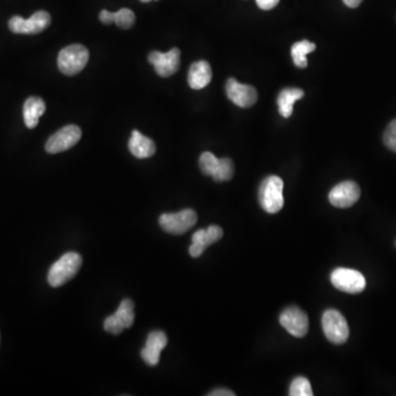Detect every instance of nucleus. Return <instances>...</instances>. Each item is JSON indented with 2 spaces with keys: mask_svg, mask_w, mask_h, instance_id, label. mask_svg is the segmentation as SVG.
<instances>
[{
  "mask_svg": "<svg viewBox=\"0 0 396 396\" xmlns=\"http://www.w3.org/2000/svg\"><path fill=\"white\" fill-rule=\"evenodd\" d=\"M360 187L353 181H345L336 185L329 193V202L338 208L351 207L360 198Z\"/></svg>",
  "mask_w": 396,
  "mask_h": 396,
  "instance_id": "nucleus-12",
  "label": "nucleus"
},
{
  "mask_svg": "<svg viewBox=\"0 0 396 396\" xmlns=\"http://www.w3.org/2000/svg\"><path fill=\"white\" fill-rule=\"evenodd\" d=\"M168 345V337L161 330L150 332L146 346L141 350V357L148 366L154 367L160 362L162 350Z\"/></svg>",
  "mask_w": 396,
  "mask_h": 396,
  "instance_id": "nucleus-14",
  "label": "nucleus"
},
{
  "mask_svg": "<svg viewBox=\"0 0 396 396\" xmlns=\"http://www.w3.org/2000/svg\"><path fill=\"white\" fill-rule=\"evenodd\" d=\"M322 330L330 343L343 345L349 338V326L341 313L328 310L322 315Z\"/></svg>",
  "mask_w": 396,
  "mask_h": 396,
  "instance_id": "nucleus-4",
  "label": "nucleus"
},
{
  "mask_svg": "<svg viewBox=\"0 0 396 396\" xmlns=\"http://www.w3.org/2000/svg\"><path fill=\"white\" fill-rule=\"evenodd\" d=\"M133 308H135V304H133L132 301L125 299H123L119 307H118L117 312L114 314L116 318L123 325V327L125 329L130 328L133 325V322H135Z\"/></svg>",
  "mask_w": 396,
  "mask_h": 396,
  "instance_id": "nucleus-21",
  "label": "nucleus"
},
{
  "mask_svg": "<svg viewBox=\"0 0 396 396\" xmlns=\"http://www.w3.org/2000/svg\"><path fill=\"white\" fill-rule=\"evenodd\" d=\"M224 231L219 226L212 225L207 229H200L193 235L192 245L189 247V254L193 258L202 256L207 247L217 243L223 238Z\"/></svg>",
  "mask_w": 396,
  "mask_h": 396,
  "instance_id": "nucleus-13",
  "label": "nucleus"
},
{
  "mask_svg": "<svg viewBox=\"0 0 396 396\" xmlns=\"http://www.w3.org/2000/svg\"><path fill=\"white\" fill-rule=\"evenodd\" d=\"M226 94L235 105L241 108L252 107L258 100V92L254 87L241 84L235 78L228 79Z\"/></svg>",
  "mask_w": 396,
  "mask_h": 396,
  "instance_id": "nucleus-11",
  "label": "nucleus"
},
{
  "mask_svg": "<svg viewBox=\"0 0 396 396\" xmlns=\"http://www.w3.org/2000/svg\"><path fill=\"white\" fill-rule=\"evenodd\" d=\"M316 49V44L308 40L296 42L293 44L291 49V55L294 64L299 69H305L307 67V54L312 53Z\"/></svg>",
  "mask_w": 396,
  "mask_h": 396,
  "instance_id": "nucleus-20",
  "label": "nucleus"
},
{
  "mask_svg": "<svg viewBox=\"0 0 396 396\" xmlns=\"http://www.w3.org/2000/svg\"><path fill=\"white\" fill-rule=\"evenodd\" d=\"M284 183L281 177L271 175L266 177L259 187V203L268 214H276L283 208Z\"/></svg>",
  "mask_w": 396,
  "mask_h": 396,
  "instance_id": "nucleus-2",
  "label": "nucleus"
},
{
  "mask_svg": "<svg viewBox=\"0 0 396 396\" xmlns=\"http://www.w3.org/2000/svg\"><path fill=\"white\" fill-rule=\"evenodd\" d=\"M235 173V165L231 158H219L215 173L212 174V179L216 182L231 181Z\"/></svg>",
  "mask_w": 396,
  "mask_h": 396,
  "instance_id": "nucleus-22",
  "label": "nucleus"
},
{
  "mask_svg": "<svg viewBox=\"0 0 396 396\" xmlns=\"http://www.w3.org/2000/svg\"><path fill=\"white\" fill-rule=\"evenodd\" d=\"M162 229L172 235H183L191 231L197 223V214L193 210L163 214L158 219Z\"/></svg>",
  "mask_w": 396,
  "mask_h": 396,
  "instance_id": "nucleus-7",
  "label": "nucleus"
},
{
  "mask_svg": "<svg viewBox=\"0 0 396 396\" xmlns=\"http://www.w3.org/2000/svg\"><path fill=\"white\" fill-rule=\"evenodd\" d=\"M212 72L210 63L206 61L195 62L189 71V85L193 90H203L212 81Z\"/></svg>",
  "mask_w": 396,
  "mask_h": 396,
  "instance_id": "nucleus-15",
  "label": "nucleus"
},
{
  "mask_svg": "<svg viewBox=\"0 0 396 396\" xmlns=\"http://www.w3.org/2000/svg\"><path fill=\"white\" fill-rule=\"evenodd\" d=\"M289 394L291 396H312V385L306 378L299 376L292 382Z\"/></svg>",
  "mask_w": 396,
  "mask_h": 396,
  "instance_id": "nucleus-23",
  "label": "nucleus"
},
{
  "mask_svg": "<svg viewBox=\"0 0 396 396\" xmlns=\"http://www.w3.org/2000/svg\"><path fill=\"white\" fill-rule=\"evenodd\" d=\"M343 1L347 7L357 8L360 6V4L362 3L363 0H343Z\"/></svg>",
  "mask_w": 396,
  "mask_h": 396,
  "instance_id": "nucleus-28",
  "label": "nucleus"
},
{
  "mask_svg": "<svg viewBox=\"0 0 396 396\" xmlns=\"http://www.w3.org/2000/svg\"><path fill=\"white\" fill-rule=\"evenodd\" d=\"M50 25H51V15L43 11H36L29 19L22 18L20 15H15L8 23L11 32L15 34H41Z\"/></svg>",
  "mask_w": 396,
  "mask_h": 396,
  "instance_id": "nucleus-5",
  "label": "nucleus"
},
{
  "mask_svg": "<svg viewBox=\"0 0 396 396\" xmlns=\"http://www.w3.org/2000/svg\"><path fill=\"white\" fill-rule=\"evenodd\" d=\"M383 141L386 148L396 153V119L388 125L384 132Z\"/></svg>",
  "mask_w": 396,
  "mask_h": 396,
  "instance_id": "nucleus-25",
  "label": "nucleus"
},
{
  "mask_svg": "<svg viewBox=\"0 0 396 396\" xmlns=\"http://www.w3.org/2000/svg\"><path fill=\"white\" fill-rule=\"evenodd\" d=\"M100 20L104 25H111V23L115 22L119 28L130 29L135 25L136 15L128 8H123L117 13L102 11V13H100Z\"/></svg>",
  "mask_w": 396,
  "mask_h": 396,
  "instance_id": "nucleus-18",
  "label": "nucleus"
},
{
  "mask_svg": "<svg viewBox=\"0 0 396 396\" xmlns=\"http://www.w3.org/2000/svg\"><path fill=\"white\" fill-rule=\"evenodd\" d=\"M46 102L40 97H29L23 105V121L27 128L34 129L40 117L46 113Z\"/></svg>",
  "mask_w": 396,
  "mask_h": 396,
  "instance_id": "nucleus-17",
  "label": "nucleus"
},
{
  "mask_svg": "<svg viewBox=\"0 0 396 396\" xmlns=\"http://www.w3.org/2000/svg\"><path fill=\"white\" fill-rule=\"evenodd\" d=\"M82 138V130L75 125H65L46 141V151L50 154L64 152L73 148Z\"/></svg>",
  "mask_w": 396,
  "mask_h": 396,
  "instance_id": "nucleus-8",
  "label": "nucleus"
},
{
  "mask_svg": "<svg viewBox=\"0 0 396 396\" xmlns=\"http://www.w3.org/2000/svg\"><path fill=\"white\" fill-rule=\"evenodd\" d=\"M142 3H149V1H152V0H140Z\"/></svg>",
  "mask_w": 396,
  "mask_h": 396,
  "instance_id": "nucleus-29",
  "label": "nucleus"
},
{
  "mask_svg": "<svg viewBox=\"0 0 396 396\" xmlns=\"http://www.w3.org/2000/svg\"><path fill=\"white\" fill-rule=\"evenodd\" d=\"M82 264V257L78 253H65L50 268L48 282L52 287H62L78 273Z\"/></svg>",
  "mask_w": 396,
  "mask_h": 396,
  "instance_id": "nucleus-1",
  "label": "nucleus"
},
{
  "mask_svg": "<svg viewBox=\"0 0 396 396\" xmlns=\"http://www.w3.org/2000/svg\"><path fill=\"white\" fill-rule=\"evenodd\" d=\"M149 62L153 65L156 74L161 77H170L179 71L181 65V52L177 48L166 53L152 51L149 54Z\"/></svg>",
  "mask_w": 396,
  "mask_h": 396,
  "instance_id": "nucleus-9",
  "label": "nucleus"
},
{
  "mask_svg": "<svg viewBox=\"0 0 396 396\" xmlns=\"http://www.w3.org/2000/svg\"><path fill=\"white\" fill-rule=\"evenodd\" d=\"M129 150L136 158H148L156 153V146L152 139L144 136L140 131L133 130L129 140Z\"/></svg>",
  "mask_w": 396,
  "mask_h": 396,
  "instance_id": "nucleus-16",
  "label": "nucleus"
},
{
  "mask_svg": "<svg viewBox=\"0 0 396 396\" xmlns=\"http://www.w3.org/2000/svg\"><path fill=\"white\" fill-rule=\"evenodd\" d=\"M90 52L82 44H72L61 50L57 57V67L61 73L67 76L78 74L87 65Z\"/></svg>",
  "mask_w": 396,
  "mask_h": 396,
  "instance_id": "nucleus-3",
  "label": "nucleus"
},
{
  "mask_svg": "<svg viewBox=\"0 0 396 396\" xmlns=\"http://www.w3.org/2000/svg\"><path fill=\"white\" fill-rule=\"evenodd\" d=\"M280 324L287 332L296 338L305 337L310 327L307 315L301 308L295 306L289 307L282 312Z\"/></svg>",
  "mask_w": 396,
  "mask_h": 396,
  "instance_id": "nucleus-10",
  "label": "nucleus"
},
{
  "mask_svg": "<svg viewBox=\"0 0 396 396\" xmlns=\"http://www.w3.org/2000/svg\"><path fill=\"white\" fill-rule=\"evenodd\" d=\"M208 396H235V393L228 389H217L207 394Z\"/></svg>",
  "mask_w": 396,
  "mask_h": 396,
  "instance_id": "nucleus-27",
  "label": "nucleus"
},
{
  "mask_svg": "<svg viewBox=\"0 0 396 396\" xmlns=\"http://www.w3.org/2000/svg\"><path fill=\"white\" fill-rule=\"evenodd\" d=\"M218 161L219 158H216L212 152H204L200 158V171L204 175L212 177L217 168Z\"/></svg>",
  "mask_w": 396,
  "mask_h": 396,
  "instance_id": "nucleus-24",
  "label": "nucleus"
},
{
  "mask_svg": "<svg viewBox=\"0 0 396 396\" xmlns=\"http://www.w3.org/2000/svg\"><path fill=\"white\" fill-rule=\"evenodd\" d=\"M256 3L262 11H271L278 6L280 0H256Z\"/></svg>",
  "mask_w": 396,
  "mask_h": 396,
  "instance_id": "nucleus-26",
  "label": "nucleus"
},
{
  "mask_svg": "<svg viewBox=\"0 0 396 396\" xmlns=\"http://www.w3.org/2000/svg\"><path fill=\"white\" fill-rule=\"evenodd\" d=\"M332 283L336 289L348 294H359L366 289L364 276L353 268H338L330 276Z\"/></svg>",
  "mask_w": 396,
  "mask_h": 396,
  "instance_id": "nucleus-6",
  "label": "nucleus"
},
{
  "mask_svg": "<svg viewBox=\"0 0 396 396\" xmlns=\"http://www.w3.org/2000/svg\"><path fill=\"white\" fill-rule=\"evenodd\" d=\"M304 95V90H299V88H285L281 90L278 97V106H279V111L282 117H291L295 102L302 100Z\"/></svg>",
  "mask_w": 396,
  "mask_h": 396,
  "instance_id": "nucleus-19",
  "label": "nucleus"
}]
</instances>
